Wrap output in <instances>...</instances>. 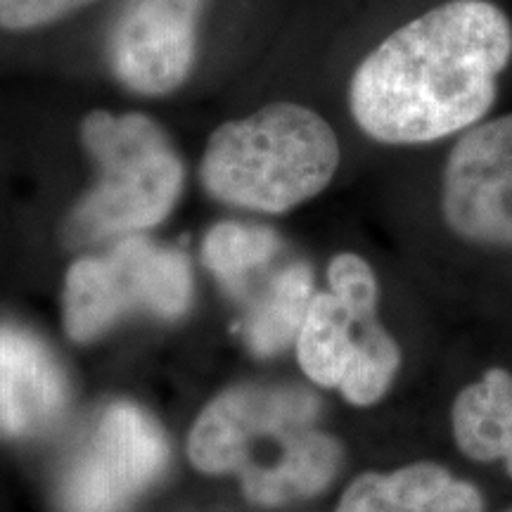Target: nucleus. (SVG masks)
Wrapping results in <instances>:
<instances>
[{
    "label": "nucleus",
    "instance_id": "obj_16",
    "mask_svg": "<svg viewBox=\"0 0 512 512\" xmlns=\"http://www.w3.org/2000/svg\"><path fill=\"white\" fill-rule=\"evenodd\" d=\"M510 512H512V510H510Z\"/></svg>",
    "mask_w": 512,
    "mask_h": 512
},
{
    "label": "nucleus",
    "instance_id": "obj_1",
    "mask_svg": "<svg viewBox=\"0 0 512 512\" xmlns=\"http://www.w3.org/2000/svg\"><path fill=\"white\" fill-rule=\"evenodd\" d=\"M510 62V17L489 0H448L403 24L358 64L351 114L380 143H432L486 117Z\"/></svg>",
    "mask_w": 512,
    "mask_h": 512
},
{
    "label": "nucleus",
    "instance_id": "obj_9",
    "mask_svg": "<svg viewBox=\"0 0 512 512\" xmlns=\"http://www.w3.org/2000/svg\"><path fill=\"white\" fill-rule=\"evenodd\" d=\"M204 0H128L114 24L110 62L140 95H169L188 79Z\"/></svg>",
    "mask_w": 512,
    "mask_h": 512
},
{
    "label": "nucleus",
    "instance_id": "obj_6",
    "mask_svg": "<svg viewBox=\"0 0 512 512\" xmlns=\"http://www.w3.org/2000/svg\"><path fill=\"white\" fill-rule=\"evenodd\" d=\"M190 302L188 256L131 235L107 254L86 256L69 268L62 292L64 332L86 344L136 313L181 318Z\"/></svg>",
    "mask_w": 512,
    "mask_h": 512
},
{
    "label": "nucleus",
    "instance_id": "obj_11",
    "mask_svg": "<svg viewBox=\"0 0 512 512\" xmlns=\"http://www.w3.org/2000/svg\"><path fill=\"white\" fill-rule=\"evenodd\" d=\"M337 512H486L482 491L430 460L392 472H363L344 489Z\"/></svg>",
    "mask_w": 512,
    "mask_h": 512
},
{
    "label": "nucleus",
    "instance_id": "obj_14",
    "mask_svg": "<svg viewBox=\"0 0 512 512\" xmlns=\"http://www.w3.org/2000/svg\"><path fill=\"white\" fill-rule=\"evenodd\" d=\"M202 256L223 290L240 302L285 261L283 242L271 228L233 221L209 230Z\"/></svg>",
    "mask_w": 512,
    "mask_h": 512
},
{
    "label": "nucleus",
    "instance_id": "obj_5",
    "mask_svg": "<svg viewBox=\"0 0 512 512\" xmlns=\"http://www.w3.org/2000/svg\"><path fill=\"white\" fill-rule=\"evenodd\" d=\"M328 283L330 292H316L299 330V366L351 406H373L401 368L399 344L377 318V278L366 259L347 252L330 261Z\"/></svg>",
    "mask_w": 512,
    "mask_h": 512
},
{
    "label": "nucleus",
    "instance_id": "obj_4",
    "mask_svg": "<svg viewBox=\"0 0 512 512\" xmlns=\"http://www.w3.org/2000/svg\"><path fill=\"white\" fill-rule=\"evenodd\" d=\"M81 138L100 176L72 216L76 240L131 238L162 223L183 190V164L155 121L143 114L93 112Z\"/></svg>",
    "mask_w": 512,
    "mask_h": 512
},
{
    "label": "nucleus",
    "instance_id": "obj_8",
    "mask_svg": "<svg viewBox=\"0 0 512 512\" xmlns=\"http://www.w3.org/2000/svg\"><path fill=\"white\" fill-rule=\"evenodd\" d=\"M441 214L460 240L512 249V114L472 126L453 145Z\"/></svg>",
    "mask_w": 512,
    "mask_h": 512
},
{
    "label": "nucleus",
    "instance_id": "obj_15",
    "mask_svg": "<svg viewBox=\"0 0 512 512\" xmlns=\"http://www.w3.org/2000/svg\"><path fill=\"white\" fill-rule=\"evenodd\" d=\"M88 3L93 0H0V27L15 31L36 29Z\"/></svg>",
    "mask_w": 512,
    "mask_h": 512
},
{
    "label": "nucleus",
    "instance_id": "obj_3",
    "mask_svg": "<svg viewBox=\"0 0 512 512\" xmlns=\"http://www.w3.org/2000/svg\"><path fill=\"white\" fill-rule=\"evenodd\" d=\"M339 166L332 126L309 107L278 102L209 138L202 181L216 200L283 214L328 188Z\"/></svg>",
    "mask_w": 512,
    "mask_h": 512
},
{
    "label": "nucleus",
    "instance_id": "obj_10",
    "mask_svg": "<svg viewBox=\"0 0 512 512\" xmlns=\"http://www.w3.org/2000/svg\"><path fill=\"white\" fill-rule=\"evenodd\" d=\"M67 403V377L53 351L34 332L0 325V437H43L64 418Z\"/></svg>",
    "mask_w": 512,
    "mask_h": 512
},
{
    "label": "nucleus",
    "instance_id": "obj_13",
    "mask_svg": "<svg viewBox=\"0 0 512 512\" xmlns=\"http://www.w3.org/2000/svg\"><path fill=\"white\" fill-rule=\"evenodd\" d=\"M313 292L311 268L285 259L245 299L242 337L256 356H275L297 342Z\"/></svg>",
    "mask_w": 512,
    "mask_h": 512
},
{
    "label": "nucleus",
    "instance_id": "obj_2",
    "mask_svg": "<svg viewBox=\"0 0 512 512\" xmlns=\"http://www.w3.org/2000/svg\"><path fill=\"white\" fill-rule=\"evenodd\" d=\"M320 403L290 384H238L192 425L188 458L204 475L240 479L249 503L280 508L323 494L344 465V448L318 427Z\"/></svg>",
    "mask_w": 512,
    "mask_h": 512
},
{
    "label": "nucleus",
    "instance_id": "obj_12",
    "mask_svg": "<svg viewBox=\"0 0 512 512\" xmlns=\"http://www.w3.org/2000/svg\"><path fill=\"white\" fill-rule=\"evenodd\" d=\"M458 451L475 463H501L512 477V373L489 368L458 392L451 406Z\"/></svg>",
    "mask_w": 512,
    "mask_h": 512
},
{
    "label": "nucleus",
    "instance_id": "obj_7",
    "mask_svg": "<svg viewBox=\"0 0 512 512\" xmlns=\"http://www.w3.org/2000/svg\"><path fill=\"white\" fill-rule=\"evenodd\" d=\"M169 463L159 422L128 401L102 408L60 477L62 512H126Z\"/></svg>",
    "mask_w": 512,
    "mask_h": 512
}]
</instances>
